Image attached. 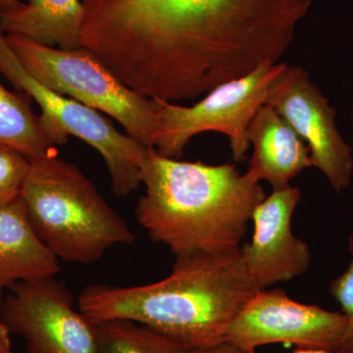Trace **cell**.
Masks as SVG:
<instances>
[{"label":"cell","mask_w":353,"mask_h":353,"mask_svg":"<svg viewBox=\"0 0 353 353\" xmlns=\"http://www.w3.org/2000/svg\"><path fill=\"white\" fill-rule=\"evenodd\" d=\"M31 166L23 153L0 145V208L21 196Z\"/></svg>","instance_id":"obj_17"},{"label":"cell","mask_w":353,"mask_h":353,"mask_svg":"<svg viewBox=\"0 0 353 353\" xmlns=\"http://www.w3.org/2000/svg\"><path fill=\"white\" fill-rule=\"evenodd\" d=\"M97 323V353H187L178 341L132 320Z\"/></svg>","instance_id":"obj_16"},{"label":"cell","mask_w":353,"mask_h":353,"mask_svg":"<svg viewBox=\"0 0 353 353\" xmlns=\"http://www.w3.org/2000/svg\"><path fill=\"white\" fill-rule=\"evenodd\" d=\"M141 183L145 192L137 219L153 243L175 256L240 248L253 211L266 197L236 165L181 161L153 146L141 164Z\"/></svg>","instance_id":"obj_3"},{"label":"cell","mask_w":353,"mask_h":353,"mask_svg":"<svg viewBox=\"0 0 353 353\" xmlns=\"http://www.w3.org/2000/svg\"><path fill=\"white\" fill-rule=\"evenodd\" d=\"M0 73L39 104L41 126L55 145H63L70 136L76 137L99 152L108 166L116 196H127L139 189L141 164L150 146L118 131L99 111L53 92L30 75L7 43L1 27Z\"/></svg>","instance_id":"obj_6"},{"label":"cell","mask_w":353,"mask_h":353,"mask_svg":"<svg viewBox=\"0 0 353 353\" xmlns=\"http://www.w3.org/2000/svg\"><path fill=\"white\" fill-rule=\"evenodd\" d=\"M0 145L23 153L30 162L57 154V145L41 126L25 95L9 92L0 83Z\"/></svg>","instance_id":"obj_15"},{"label":"cell","mask_w":353,"mask_h":353,"mask_svg":"<svg viewBox=\"0 0 353 353\" xmlns=\"http://www.w3.org/2000/svg\"><path fill=\"white\" fill-rule=\"evenodd\" d=\"M24 4L20 0H0V13L15 10Z\"/></svg>","instance_id":"obj_21"},{"label":"cell","mask_w":353,"mask_h":353,"mask_svg":"<svg viewBox=\"0 0 353 353\" xmlns=\"http://www.w3.org/2000/svg\"><path fill=\"white\" fill-rule=\"evenodd\" d=\"M21 192L39 240L58 259L90 264L134 234L94 183L73 164L50 155L31 162Z\"/></svg>","instance_id":"obj_4"},{"label":"cell","mask_w":353,"mask_h":353,"mask_svg":"<svg viewBox=\"0 0 353 353\" xmlns=\"http://www.w3.org/2000/svg\"><path fill=\"white\" fill-rule=\"evenodd\" d=\"M187 353H248L243 352L241 348L234 347L228 343H220L215 345L204 348H197V350H188Z\"/></svg>","instance_id":"obj_19"},{"label":"cell","mask_w":353,"mask_h":353,"mask_svg":"<svg viewBox=\"0 0 353 353\" xmlns=\"http://www.w3.org/2000/svg\"><path fill=\"white\" fill-rule=\"evenodd\" d=\"M347 329L343 313L297 303L282 289L260 290L228 326L222 343L246 352L270 343H290L338 353Z\"/></svg>","instance_id":"obj_9"},{"label":"cell","mask_w":353,"mask_h":353,"mask_svg":"<svg viewBox=\"0 0 353 353\" xmlns=\"http://www.w3.org/2000/svg\"><path fill=\"white\" fill-rule=\"evenodd\" d=\"M259 290L240 246L176 255L170 275L153 284L88 285L78 303L94 322L132 320L190 350L222 343L228 326Z\"/></svg>","instance_id":"obj_2"},{"label":"cell","mask_w":353,"mask_h":353,"mask_svg":"<svg viewBox=\"0 0 353 353\" xmlns=\"http://www.w3.org/2000/svg\"><path fill=\"white\" fill-rule=\"evenodd\" d=\"M266 105L280 114L310 150L313 166L326 176L338 194L347 190L353 173L352 150L336 129V109L305 69L285 66L272 83Z\"/></svg>","instance_id":"obj_10"},{"label":"cell","mask_w":353,"mask_h":353,"mask_svg":"<svg viewBox=\"0 0 353 353\" xmlns=\"http://www.w3.org/2000/svg\"><path fill=\"white\" fill-rule=\"evenodd\" d=\"M285 66L283 62L260 65L248 75L217 85L192 106L152 99L159 118L153 148L165 157L179 159L190 139L217 132L229 138L234 161H243L250 148L248 127Z\"/></svg>","instance_id":"obj_7"},{"label":"cell","mask_w":353,"mask_h":353,"mask_svg":"<svg viewBox=\"0 0 353 353\" xmlns=\"http://www.w3.org/2000/svg\"><path fill=\"white\" fill-rule=\"evenodd\" d=\"M348 250L352 260L347 270L330 285V294L341 304L343 314L347 318V334L338 353H353V233L348 241Z\"/></svg>","instance_id":"obj_18"},{"label":"cell","mask_w":353,"mask_h":353,"mask_svg":"<svg viewBox=\"0 0 353 353\" xmlns=\"http://www.w3.org/2000/svg\"><path fill=\"white\" fill-rule=\"evenodd\" d=\"M248 139L253 153L246 175L255 182L267 181L273 190L288 187L304 169L313 166L303 139L266 104L250 123Z\"/></svg>","instance_id":"obj_12"},{"label":"cell","mask_w":353,"mask_h":353,"mask_svg":"<svg viewBox=\"0 0 353 353\" xmlns=\"http://www.w3.org/2000/svg\"><path fill=\"white\" fill-rule=\"evenodd\" d=\"M10 334L8 329L0 323V353H12Z\"/></svg>","instance_id":"obj_20"},{"label":"cell","mask_w":353,"mask_h":353,"mask_svg":"<svg viewBox=\"0 0 353 353\" xmlns=\"http://www.w3.org/2000/svg\"><path fill=\"white\" fill-rule=\"evenodd\" d=\"M6 41L26 71L53 92L114 118L127 134L148 146L159 128L157 103L128 88L90 51L62 50L6 34Z\"/></svg>","instance_id":"obj_5"},{"label":"cell","mask_w":353,"mask_h":353,"mask_svg":"<svg viewBox=\"0 0 353 353\" xmlns=\"http://www.w3.org/2000/svg\"><path fill=\"white\" fill-rule=\"evenodd\" d=\"M248 353H255V350H252V352H248ZM292 353H332L329 352H325V350H310V348H297V350H294Z\"/></svg>","instance_id":"obj_22"},{"label":"cell","mask_w":353,"mask_h":353,"mask_svg":"<svg viewBox=\"0 0 353 353\" xmlns=\"http://www.w3.org/2000/svg\"><path fill=\"white\" fill-rule=\"evenodd\" d=\"M81 44L137 94L194 101L278 63L311 0H82Z\"/></svg>","instance_id":"obj_1"},{"label":"cell","mask_w":353,"mask_h":353,"mask_svg":"<svg viewBox=\"0 0 353 353\" xmlns=\"http://www.w3.org/2000/svg\"><path fill=\"white\" fill-rule=\"evenodd\" d=\"M0 323L24 339L28 353H97V323L76 310L71 290L55 277L14 285Z\"/></svg>","instance_id":"obj_8"},{"label":"cell","mask_w":353,"mask_h":353,"mask_svg":"<svg viewBox=\"0 0 353 353\" xmlns=\"http://www.w3.org/2000/svg\"><path fill=\"white\" fill-rule=\"evenodd\" d=\"M83 2L80 0H29L19 8L0 13L6 34H19L62 50L82 46Z\"/></svg>","instance_id":"obj_14"},{"label":"cell","mask_w":353,"mask_h":353,"mask_svg":"<svg viewBox=\"0 0 353 353\" xmlns=\"http://www.w3.org/2000/svg\"><path fill=\"white\" fill-rule=\"evenodd\" d=\"M352 122H353V108H352Z\"/></svg>","instance_id":"obj_23"},{"label":"cell","mask_w":353,"mask_h":353,"mask_svg":"<svg viewBox=\"0 0 353 353\" xmlns=\"http://www.w3.org/2000/svg\"><path fill=\"white\" fill-rule=\"evenodd\" d=\"M58 259L32 229L21 196L0 208V306L14 285L55 277Z\"/></svg>","instance_id":"obj_13"},{"label":"cell","mask_w":353,"mask_h":353,"mask_svg":"<svg viewBox=\"0 0 353 353\" xmlns=\"http://www.w3.org/2000/svg\"><path fill=\"white\" fill-rule=\"evenodd\" d=\"M301 190L288 185L274 190L253 211L254 234L241 246L246 267L259 290L289 282L308 270L307 243L292 233V220Z\"/></svg>","instance_id":"obj_11"}]
</instances>
